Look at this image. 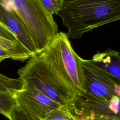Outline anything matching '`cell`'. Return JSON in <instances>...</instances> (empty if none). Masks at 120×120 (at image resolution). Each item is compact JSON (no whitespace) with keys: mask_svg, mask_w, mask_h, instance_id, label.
<instances>
[{"mask_svg":"<svg viewBox=\"0 0 120 120\" xmlns=\"http://www.w3.org/2000/svg\"><path fill=\"white\" fill-rule=\"evenodd\" d=\"M57 15L68 38L77 39L94 29L120 18V0H64Z\"/></svg>","mask_w":120,"mask_h":120,"instance_id":"obj_1","label":"cell"},{"mask_svg":"<svg viewBox=\"0 0 120 120\" xmlns=\"http://www.w3.org/2000/svg\"><path fill=\"white\" fill-rule=\"evenodd\" d=\"M66 33L59 32L41 53L61 86L72 97L86 91L83 60L74 51Z\"/></svg>","mask_w":120,"mask_h":120,"instance_id":"obj_2","label":"cell"},{"mask_svg":"<svg viewBox=\"0 0 120 120\" xmlns=\"http://www.w3.org/2000/svg\"><path fill=\"white\" fill-rule=\"evenodd\" d=\"M17 13L28 30L38 54L43 52L58 34L53 15L48 13L40 0H0Z\"/></svg>","mask_w":120,"mask_h":120,"instance_id":"obj_3","label":"cell"},{"mask_svg":"<svg viewBox=\"0 0 120 120\" xmlns=\"http://www.w3.org/2000/svg\"><path fill=\"white\" fill-rule=\"evenodd\" d=\"M17 73L22 82V89L37 90L61 105L75 98L58 82L40 54L30 57Z\"/></svg>","mask_w":120,"mask_h":120,"instance_id":"obj_4","label":"cell"},{"mask_svg":"<svg viewBox=\"0 0 120 120\" xmlns=\"http://www.w3.org/2000/svg\"><path fill=\"white\" fill-rule=\"evenodd\" d=\"M120 102L118 96L103 100L81 94L66 105L78 120H120Z\"/></svg>","mask_w":120,"mask_h":120,"instance_id":"obj_5","label":"cell"},{"mask_svg":"<svg viewBox=\"0 0 120 120\" xmlns=\"http://www.w3.org/2000/svg\"><path fill=\"white\" fill-rule=\"evenodd\" d=\"M86 91L89 97L103 100L120 97V82L94 65L90 60H83Z\"/></svg>","mask_w":120,"mask_h":120,"instance_id":"obj_6","label":"cell"},{"mask_svg":"<svg viewBox=\"0 0 120 120\" xmlns=\"http://www.w3.org/2000/svg\"><path fill=\"white\" fill-rule=\"evenodd\" d=\"M14 97L31 120H44L47 113L62 105L34 89H22Z\"/></svg>","mask_w":120,"mask_h":120,"instance_id":"obj_7","label":"cell"},{"mask_svg":"<svg viewBox=\"0 0 120 120\" xmlns=\"http://www.w3.org/2000/svg\"><path fill=\"white\" fill-rule=\"evenodd\" d=\"M0 15L2 22L31 53L32 56L38 54L28 30L15 11L0 2Z\"/></svg>","mask_w":120,"mask_h":120,"instance_id":"obj_8","label":"cell"},{"mask_svg":"<svg viewBox=\"0 0 120 120\" xmlns=\"http://www.w3.org/2000/svg\"><path fill=\"white\" fill-rule=\"evenodd\" d=\"M98 68L120 82V54L118 51L109 49L95 53L90 60Z\"/></svg>","mask_w":120,"mask_h":120,"instance_id":"obj_9","label":"cell"},{"mask_svg":"<svg viewBox=\"0 0 120 120\" xmlns=\"http://www.w3.org/2000/svg\"><path fill=\"white\" fill-rule=\"evenodd\" d=\"M0 46L13 53L17 60L23 61L32 57L31 53L19 42L9 40L0 37Z\"/></svg>","mask_w":120,"mask_h":120,"instance_id":"obj_10","label":"cell"},{"mask_svg":"<svg viewBox=\"0 0 120 120\" xmlns=\"http://www.w3.org/2000/svg\"><path fill=\"white\" fill-rule=\"evenodd\" d=\"M22 85L20 78H12L0 74V90L15 95L22 89Z\"/></svg>","mask_w":120,"mask_h":120,"instance_id":"obj_11","label":"cell"},{"mask_svg":"<svg viewBox=\"0 0 120 120\" xmlns=\"http://www.w3.org/2000/svg\"><path fill=\"white\" fill-rule=\"evenodd\" d=\"M16 103L14 95L0 90V113L9 118L11 112Z\"/></svg>","mask_w":120,"mask_h":120,"instance_id":"obj_12","label":"cell"},{"mask_svg":"<svg viewBox=\"0 0 120 120\" xmlns=\"http://www.w3.org/2000/svg\"><path fill=\"white\" fill-rule=\"evenodd\" d=\"M44 120H76L68 110L67 105L60 106L49 112Z\"/></svg>","mask_w":120,"mask_h":120,"instance_id":"obj_13","label":"cell"},{"mask_svg":"<svg viewBox=\"0 0 120 120\" xmlns=\"http://www.w3.org/2000/svg\"><path fill=\"white\" fill-rule=\"evenodd\" d=\"M44 8L51 15H57L61 10L64 0H40Z\"/></svg>","mask_w":120,"mask_h":120,"instance_id":"obj_14","label":"cell"},{"mask_svg":"<svg viewBox=\"0 0 120 120\" xmlns=\"http://www.w3.org/2000/svg\"><path fill=\"white\" fill-rule=\"evenodd\" d=\"M9 120H31L22 109L16 104H15L11 112Z\"/></svg>","mask_w":120,"mask_h":120,"instance_id":"obj_15","label":"cell"},{"mask_svg":"<svg viewBox=\"0 0 120 120\" xmlns=\"http://www.w3.org/2000/svg\"><path fill=\"white\" fill-rule=\"evenodd\" d=\"M0 37L9 40L19 42L15 36L2 22H0Z\"/></svg>","mask_w":120,"mask_h":120,"instance_id":"obj_16","label":"cell"},{"mask_svg":"<svg viewBox=\"0 0 120 120\" xmlns=\"http://www.w3.org/2000/svg\"><path fill=\"white\" fill-rule=\"evenodd\" d=\"M7 59L17 60L16 57L9 51L0 46V62Z\"/></svg>","mask_w":120,"mask_h":120,"instance_id":"obj_17","label":"cell"},{"mask_svg":"<svg viewBox=\"0 0 120 120\" xmlns=\"http://www.w3.org/2000/svg\"><path fill=\"white\" fill-rule=\"evenodd\" d=\"M0 22H2V19H1V17L0 16Z\"/></svg>","mask_w":120,"mask_h":120,"instance_id":"obj_18","label":"cell"},{"mask_svg":"<svg viewBox=\"0 0 120 120\" xmlns=\"http://www.w3.org/2000/svg\"></svg>","mask_w":120,"mask_h":120,"instance_id":"obj_19","label":"cell"}]
</instances>
